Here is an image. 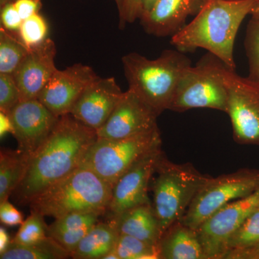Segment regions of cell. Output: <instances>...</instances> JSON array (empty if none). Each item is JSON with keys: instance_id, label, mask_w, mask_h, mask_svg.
Wrapping results in <instances>:
<instances>
[{"instance_id": "6da1fadb", "label": "cell", "mask_w": 259, "mask_h": 259, "mask_svg": "<svg viewBox=\"0 0 259 259\" xmlns=\"http://www.w3.org/2000/svg\"><path fill=\"white\" fill-rule=\"evenodd\" d=\"M97 139L95 130L71 114L61 116L47 141L30 156L25 176L12 194L13 200L28 205L35 196L77 168Z\"/></svg>"}, {"instance_id": "7a4b0ae2", "label": "cell", "mask_w": 259, "mask_h": 259, "mask_svg": "<svg viewBox=\"0 0 259 259\" xmlns=\"http://www.w3.org/2000/svg\"><path fill=\"white\" fill-rule=\"evenodd\" d=\"M254 0H207L190 23L171 36V44L182 52L203 49L227 67L236 70L235 40Z\"/></svg>"}, {"instance_id": "3957f363", "label": "cell", "mask_w": 259, "mask_h": 259, "mask_svg": "<svg viewBox=\"0 0 259 259\" xmlns=\"http://www.w3.org/2000/svg\"><path fill=\"white\" fill-rule=\"evenodd\" d=\"M112 187L87 167L77 168L35 196L28 206L44 217L59 218L72 213L105 214Z\"/></svg>"}, {"instance_id": "277c9868", "label": "cell", "mask_w": 259, "mask_h": 259, "mask_svg": "<svg viewBox=\"0 0 259 259\" xmlns=\"http://www.w3.org/2000/svg\"><path fill=\"white\" fill-rule=\"evenodd\" d=\"M122 63L128 89L158 115L169 110L181 75L191 66L190 59L177 49L164 51L156 59L129 53Z\"/></svg>"}, {"instance_id": "5b68a950", "label": "cell", "mask_w": 259, "mask_h": 259, "mask_svg": "<svg viewBox=\"0 0 259 259\" xmlns=\"http://www.w3.org/2000/svg\"><path fill=\"white\" fill-rule=\"evenodd\" d=\"M155 173L153 207L163 236L172 225L182 221L196 194L212 177L201 173L192 163H174L164 153Z\"/></svg>"}, {"instance_id": "8992f818", "label": "cell", "mask_w": 259, "mask_h": 259, "mask_svg": "<svg viewBox=\"0 0 259 259\" xmlns=\"http://www.w3.org/2000/svg\"><path fill=\"white\" fill-rule=\"evenodd\" d=\"M226 66L213 54H207L194 66L181 75L169 110L184 112L195 108H209L227 112L228 93L223 69Z\"/></svg>"}, {"instance_id": "52a82bcc", "label": "cell", "mask_w": 259, "mask_h": 259, "mask_svg": "<svg viewBox=\"0 0 259 259\" xmlns=\"http://www.w3.org/2000/svg\"><path fill=\"white\" fill-rule=\"evenodd\" d=\"M159 148V129L124 139L97 138L85 153L80 166L93 170L113 187L134 163Z\"/></svg>"}, {"instance_id": "ba28073f", "label": "cell", "mask_w": 259, "mask_h": 259, "mask_svg": "<svg viewBox=\"0 0 259 259\" xmlns=\"http://www.w3.org/2000/svg\"><path fill=\"white\" fill-rule=\"evenodd\" d=\"M259 190V171L241 169L210 179L198 191L182 219L197 230L218 209Z\"/></svg>"}, {"instance_id": "9c48e42d", "label": "cell", "mask_w": 259, "mask_h": 259, "mask_svg": "<svg viewBox=\"0 0 259 259\" xmlns=\"http://www.w3.org/2000/svg\"><path fill=\"white\" fill-rule=\"evenodd\" d=\"M223 78L233 139L239 144L259 145V81L242 77L226 66Z\"/></svg>"}, {"instance_id": "30bf717a", "label": "cell", "mask_w": 259, "mask_h": 259, "mask_svg": "<svg viewBox=\"0 0 259 259\" xmlns=\"http://www.w3.org/2000/svg\"><path fill=\"white\" fill-rule=\"evenodd\" d=\"M259 206V190L218 209L197 229L206 259H223L234 232Z\"/></svg>"}, {"instance_id": "8fae6325", "label": "cell", "mask_w": 259, "mask_h": 259, "mask_svg": "<svg viewBox=\"0 0 259 259\" xmlns=\"http://www.w3.org/2000/svg\"><path fill=\"white\" fill-rule=\"evenodd\" d=\"M157 113L132 90L125 92L107 122L97 130L98 139L120 140L159 129Z\"/></svg>"}, {"instance_id": "7c38bea8", "label": "cell", "mask_w": 259, "mask_h": 259, "mask_svg": "<svg viewBox=\"0 0 259 259\" xmlns=\"http://www.w3.org/2000/svg\"><path fill=\"white\" fill-rule=\"evenodd\" d=\"M163 153L161 148L148 153L116 182L107 209L108 215L118 214L136 206L151 204L148 197L150 182Z\"/></svg>"}, {"instance_id": "4fadbf2b", "label": "cell", "mask_w": 259, "mask_h": 259, "mask_svg": "<svg viewBox=\"0 0 259 259\" xmlns=\"http://www.w3.org/2000/svg\"><path fill=\"white\" fill-rule=\"evenodd\" d=\"M8 115L18 149L29 156L47 141L60 118L37 99L19 102Z\"/></svg>"}, {"instance_id": "5bb4252c", "label": "cell", "mask_w": 259, "mask_h": 259, "mask_svg": "<svg viewBox=\"0 0 259 259\" xmlns=\"http://www.w3.org/2000/svg\"><path fill=\"white\" fill-rule=\"evenodd\" d=\"M97 76L92 67L80 63L57 69L37 100L58 117L68 115L84 89Z\"/></svg>"}, {"instance_id": "9a60e30c", "label": "cell", "mask_w": 259, "mask_h": 259, "mask_svg": "<svg viewBox=\"0 0 259 259\" xmlns=\"http://www.w3.org/2000/svg\"><path fill=\"white\" fill-rule=\"evenodd\" d=\"M123 93L115 78L98 76L84 89L70 114L97 131L108 120Z\"/></svg>"}, {"instance_id": "2e32d148", "label": "cell", "mask_w": 259, "mask_h": 259, "mask_svg": "<svg viewBox=\"0 0 259 259\" xmlns=\"http://www.w3.org/2000/svg\"><path fill=\"white\" fill-rule=\"evenodd\" d=\"M56 56V44L50 37L29 50L13 74L20 90L21 101L38 98L42 89L58 69Z\"/></svg>"}, {"instance_id": "e0dca14e", "label": "cell", "mask_w": 259, "mask_h": 259, "mask_svg": "<svg viewBox=\"0 0 259 259\" xmlns=\"http://www.w3.org/2000/svg\"><path fill=\"white\" fill-rule=\"evenodd\" d=\"M207 0H158L140 20L145 31L157 37L173 36L196 15Z\"/></svg>"}, {"instance_id": "ac0fdd59", "label": "cell", "mask_w": 259, "mask_h": 259, "mask_svg": "<svg viewBox=\"0 0 259 259\" xmlns=\"http://www.w3.org/2000/svg\"><path fill=\"white\" fill-rule=\"evenodd\" d=\"M107 222L114 227L119 234L134 236L158 246L162 233L151 204L136 206L118 214L108 215Z\"/></svg>"}, {"instance_id": "d6986e66", "label": "cell", "mask_w": 259, "mask_h": 259, "mask_svg": "<svg viewBox=\"0 0 259 259\" xmlns=\"http://www.w3.org/2000/svg\"><path fill=\"white\" fill-rule=\"evenodd\" d=\"M159 259H206L197 230L182 221L175 223L162 236Z\"/></svg>"}, {"instance_id": "ffe728a7", "label": "cell", "mask_w": 259, "mask_h": 259, "mask_svg": "<svg viewBox=\"0 0 259 259\" xmlns=\"http://www.w3.org/2000/svg\"><path fill=\"white\" fill-rule=\"evenodd\" d=\"M102 215L103 213L98 212H77L56 218L48 226V236L71 253L92 228L100 222Z\"/></svg>"}, {"instance_id": "44dd1931", "label": "cell", "mask_w": 259, "mask_h": 259, "mask_svg": "<svg viewBox=\"0 0 259 259\" xmlns=\"http://www.w3.org/2000/svg\"><path fill=\"white\" fill-rule=\"evenodd\" d=\"M119 233L108 222H98L71 253L75 259H105L115 248Z\"/></svg>"}, {"instance_id": "7402d4cb", "label": "cell", "mask_w": 259, "mask_h": 259, "mask_svg": "<svg viewBox=\"0 0 259 259\" xmlns=\"http://www.w3.org/2000/svg\"><path fill=\"white\" fill-rule=\"evenodd\" d=\"M30 156L15 151L2 149L0 153V202L8 200L23 180Z\"/></svg>"}, {"instance_id": "603a6c76", "label": "cell", "mask_w": 259, "mask_h": 259, "mask_svg": "<svg viewBox=\"0 0 259 259\" xmlns=\"http://www.w3.org/2000/svg\"><path fill=\"white\" fill-rule=\"evenodd\" d=\"M71 253L54 238H47L29 245L10 243L5 251L0 253L1 259H64Z\"/></svg>"}, {"instance_id": "cb8c5ba5", "label": "cell", "mask_w": 259, "mask_h": 259, "mask_svg": "<svg viewBox=\"0 0 259 259\" xmlns=\"http://www.w3.org/2000/svg\"><path fill=\"white\" fill-rule=\"evenodd\" d=\"M18 32L0 28V74L13 75L28 54Z\"/></svg>"}, {"instance_id": "d4e9b609", "label": "cell", "mask_w": 259, "mask_h": 259, "mask_svg": "<svg viewBox=\"0 0 259 259\" xmlns=\"http://www.w3.org/2000/svg\"><path fill=\"white\" fill-rule=\"evenodd\" d=\"M259 243V207L234 232L226 245L227 255L252 248Z\"/></svg>"}, {"instance_id": "484cf974", "label": "cell", "mask_w": 259, "mask_h": 259, "mask_svg": "<svg viewBox=\"0 0 259 259\" xmlns=\"http://www.w3.org/2000/svg\"><path fill=\"white\" fill-rule=\"evenodd\" d=\"M113 250L118 259H159L158 246L126 234H119Z\"/></svg>"}, {"instance_id": "4316f807", "label": "cell", "mask_w": 259, "mask_h": 259, "mask_svg": "<svg viewBox=\"0 0 259 259\" xmlns=\"http://www.w3.org/2000/svg\"><path fill=\"white\" fill-rule=\"evenodd\" d=\"M48 226L44 215L30 210V216L20 225L18 233L12 239V243L29 245L41 241L48 236Z\"/></svg>"}, {"instance_id": "83f0119b", "label": "cell", "mask_w": 259, "mask_h": 259, "mask_svg": "<svg viewBox=\"0 0 259 259\" xmlns=\"http://www.w3.org/2000/svg\"><path fill=\"white\" fill-rule=\"evenodd\" d=\"M18 33L23 44L29 49H32L41 44L49 37V25L46 19L37 13L23 20Z\"/></svg>"}, {"instance_id": "f1b7e54d", "label": "cell", "mask_w": 259, "mask_h": 259, "mask_svg": "<svg viewBox=\"0 0 259 259\" xmlns=\"http://www.w3.org/2000/svg\"><path fill=\"white\" fill-rule=\"evenodd\" d=\"M245 49L249 64L248 77L259 81V18H252L248 23Z\"/></svg>"}, {"instance_id": "f546056e", "label": "cell", "mask_w": 259, "mask_h": 259, "mask_svg": "<svg viewBox=\"0 0 259 259\" xmlns=\"http://www.w3.org/2000/svg\"><path fill=\"white\" fill-rule=\"evenodd\" d=\"M21 102V95L13 75L0 74V112L9 114Z\"/></svg>"}, {"instance_id": "4dcf8cb0", "label": "cell", "mask_w": 259, "mask_h": 259, "mask_svg": "<svg viewBox=\"0 0 259 259\" xmlns=\"http://www.w3.org/2000/svg\"><path fill=\"white\" fill-rule=\"evenodd\" d=\"M0 8L1 27L10 31L18 32L23 20L15 8L14 3H8Z\"/></svg>"}, {"instance_id": "1f68e13d", "label": "cell", "mask_w": 259, "mask_h": 259, "mask_svg": "<svg viewBox=\"0 0 259 259\" xmlns=\"http://www.w3.org/2000/svg\"><path fill=\"white\" fill-rule=\"evenodd\" d=\"M0 221L6 226H15L24 222L23 215L8 200L0 202Z\"/></svg>"}, {"instance_id": "d6a6232c", "label": "cell", "mask_w": 259, "mask_h": 259, "mask_svg": "<svg viewBox=\"0 0 259 259\" xmlns=\"http://www.w3.org/2000/svg\"><path fill=\"white\" fill-rule=\"evenodd\" d=\"M141 18V5L140 0H125L123 15L119 22L120 28H125L126 23H134L135 20Z\"/></svg>"}, {"instance_id": "836d02e7", "label": "cell", "mask_w": 259, "mask_h": 259, "mask_svg": "<svg viewBox=\"0 0 259 259\" xmlns=\"http://www.w3.org/2000/svg\"><path fill=\"white\" fill-rule=\"evenodd\" d=\"M15 8L23 20L38 13L41 8V0H15Z\"/></svg>"}, {"instance_id": "e575fe53", "label": "cell", "mask_w": 259, "mask_h": 259, "mask_svg": "<svg viewBox=\"0 0 259 259\" xmlns=\"http://www.w3.org/2000/svg\"><path fill=\"white\" fill-rule=\"evenodd\" d=\"M225 259H259V243L248 249L228 255Z\"/></svg>"}, {"instance_id": "d590c367", "label": "cell", "mask_w": 259, "mask_h": 259, "mask_svg": "<svg viewBox=\"0 0 259 259\" xmlns=\"http://www.w3.org/2000/svg\"><path fill=\"white\" fill-rule=\"evenodd\" d=\"M13 134V126L8 114L0 112V135L1 137L4 136L7 133Z\"/></svg>"}, {"instance_id": "8d00e7d4", "label": "cell", "mask_w": 259, "mask_h": 259, "mask_svg": "<svg viewBox=\"0 0 259 259\" xmlns=\"http://www.w3.org/2000/svg\"><path fill=\"white\" fill-rule=\"evenodd\" d=\"M9 234L3 227L0 228V253L5 251L11 243Z\"/></svg>"}, {"instance_id": "74e56055", "label": "cell", "mask_w": 259, "mask_h": 259, "mask_svg": "<svg viewBox=\"0 0 259 259\" xmlns=\"http://www.w3.org/2000/svg\"><path fill=\"white\" fill-rule=\"evenodd\" d=\"M157 1L158 0H140V5H141V18L143 15L148 13Z\"/></svg>"}, {"instance_id": "f35d334b", "label": "cell", "mask_w": 259, "mask_h": 259, "mask_svg": "<svg viewBox=\"0 0 259 259\" xmlns=\"http://www.w3.org/2000/svg\"><path fill=\"white\" fill-rule=\"evenodd\" d=\"M115 4L117 5V10H118L119 22L122 20V15H123L124 4H125V0H114Z\"/></svg>"}, {"instance_id": "ab89813d", "label": "cell", "mask_w": 259, "mask_h": 259, "mask_svg": "<svg viewBox=\"0 0 259 259\" xmlns=\"http://www.w3.org/2000/svg\"><path fill=\"white\" fill-rule=\"evenodd\" d=\"M250 15L252 18H259V1L255 2Z\"/></svg>"}, {"instance_id": "60d3db41", "label": "cell", "mask_w": 259, "mask_h": 259, "mask_svg": "<svg viewBox=\"0 0 259 259\" xmlns=\"http://www.w3.org/2000/svg\"><path fill=\"white\" fill-rule=\"evenodd\" d=\"M15 0H0V7H3V5L8 4L9 3H13Z\"/></svg>"}, {"instance_id": "b9f144b4", "label": "cell", "mask_w": 259, "mask_h": 259, "mask_svg": "<svg viewBox=\"0 0 259 259\" xmlns=\"http://www.w3.org/2000/svg\"><path fill=\"white\" fill-rule=\"evenodd\" d=\"M235 1H237V0H235ZM254 1L257 2V1H259V0H254Z\"/></svg>"}, {"instance_id": "7bdbcfd3", "label": "cell", "mask_w": 259, "mask_h": 259, "mask_svg": "<svg viewBox=\"0 0 259 259\" xmlns=\"http://www.w3.org/2000/svg\"><path fill=\"white\" fill-rule=\"evenodd\" d=\"M258 207H259V206H258Z\"/></svg>"}]
</instances>
